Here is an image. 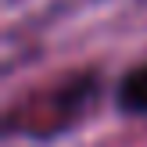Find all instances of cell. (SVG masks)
Returning <instances> with one entry per match:
<instances>
[{"instance_id": "1", "label": "cell", "mask_w": 147, "mask_h": 147, "mask_svg": "<svg viewBox=\"0 0 147 147\" xmlns=\"http://www.w3.org/2000/svg\"><path fill=\"white\" fill-rule=\"evenodd\" d=\"M122 100H126V108H133V111L147 108V72H133V76L126 79V86H122Z\"/></svg>"}]
</instances>
